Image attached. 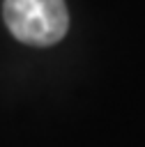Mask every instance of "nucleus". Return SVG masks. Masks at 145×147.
Returning <instances> with one entry per match:
<instances>
[{"label": "nucleus", "instance_id": "1", "mask_svg": "<svg viewBox=\"0 0 145 147\" xmlns=\"http://www.w3.org/2000/svg\"><path fill=\"white\" fill-rule=\"evenodd\" d=\"M2 16L9 32L30 46H53L69 28L64 0H5Z\"/></svg>", "mask_w": 145, "mask_h": 147}]
</instances>
